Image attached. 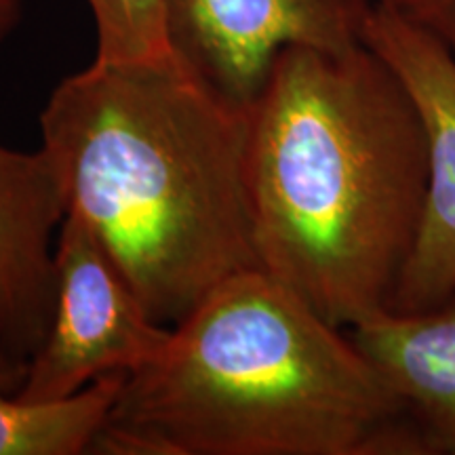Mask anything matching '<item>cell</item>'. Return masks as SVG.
<instances>
[{"label": "cell", "instance_id": "obj_1", "mask_svg": "<svg viewBox=\"0 0 455 455\" xmlns=\"http://www.w3.org/2000/svg\"><path fill=\"white\" fill-rule=\"evenodd\" d=\"M247 114L259 270L338 327L390 312L428 195L407 84L367 43L289 47Z\"/></svg>", "mask_w": 455, "mask_h": 455}, {"label": "cell", "instance_id": "obj_2", "mask_svg": "<svg viewBox=\"0 0 455 455\" xmlns=\"http://www.w3.org/2000/svg\"><path fill=\"white\" fill-rule=\"evenodd\" d=\"M247 112L173 51L93 60L57 83L38 116L68 215L100 238L167 327L220 283L259 268Z\"/></svg>", "mask_w": 455, "mask_h": 455}, {"label": "cell", "instance_id": "obj_3", "mask_svg": "<svg viewBox=\"0 0 455 455\" xmlns=\"http://www.w3.org/2000/svg\"><path fill=\"white\" fill-rule=\"evenodd\" d=\"M91 453L426 455L348 329L264 270L238 272L131 373Z\"/></svg>", "mask_w": 455, "mask_h": 455}, {"label": "cell", "instance_id": "obj_4", "mask_svg": "<svg viewBox=\"0 0 455 455\" xmlns=\"http://www.w3.org/2000/svg\"><path fill=\"white\" fill-rule=\"evenodd\" d=\"M55 306L41 348L15 392L26 401H57L114 373H138L167 344L158 323L101 241L66 215L55 244Z\"/></svg>", "mask_w": 455, "mask_h": 455}, {"label": "cell", "instance_id": "obj_5", "mask_svg": "<svg viewBox=\"0 0 455 455\" xmlns=\"http://www.w3.org/2000/svg\"><path fill=\"white\" fill-rule=\"evenodd\" d=\"M375 0H175L171 44L235 104L258 98L289 47L350 49L365 43Z\"/></svg>", "mask_w": 455, "mask_h": 455}, {"label": "cell", "instance_id": "obj_6", "mask_svg": "<svg viewBox=\"0 0 455 455\" xmlns=\"http://www.w3.org/2000/svg\"><path fill=\"white\" fill-rule=\"evenodd\" d=\"M365 43L392 66L424 118L428 195L392 312H422L455 291V55L390 0H375Z\"/></svg>", "mask_w": 455, "mask_h": 455}, {"label": "cell", "instance_id": "obj_7", "mask_svg": "<svg viewBox=\"0 0 455 455\" xmlns=\"http://www.w3.org/2000/svg\"><path fill=\"white\" fill-rule=\"evenodd\" d=\"M68 215L49 158L0 144V350L28 363L55 306V244Z\"/></svg>", "mask_w": 455, "mask_h": 455}, {"label": "cell", "instance_id": "obj_8", "mask_svg": "<svg viewBox=\"0 0 455 455\" xmlns=\"http://www.w3.org/2000/svg\"><path fill=\"white\" fill-rule=\"evenodd\" d=\"M405 405L426 455H455V291L422 312H382L348 329Z\"/></svg>", "mask_w": 455, "mask_h": 455}, {"label": "cell", "instance_id": "obj_9", "mask_svg": "<svg viewBox=\"0 0 455 455\" xmlns=\"http://www.w3.org/2000/svg\"><path fill=\"white\" fill-rule=\"evenodd\" d=\"M28 363L0 350V455H83L110 418L124 373L106 375L76 395L26 401L15 392Z\"/></svg>", "mask_w": 455, "mask_h": 455}, {"label": "cell", "instance_id": "obj_10", "mask_svg": "<svg viewBox=\"0 0 455 455\" xmlns=\"http://www.w3.org/2000/svg\"><path fill=\"white\" fill-rule=\"evenodd\" d=\"M95 28L100 61L158 60L173 53L175 0H83Z\"/></svg>", "mask_w": 455, "mask_h": 455}, {"label": "cell", "instance_id": "obj_11", "mask_svg": "<svg viewBox=\"0 0 455 455\" xmlns=\"http://www.w3.org/2000/svg\"><path fill=\"white\" fill-rule=\"evenodd\" d=\"M390 3L439 36L455 55V0H390Z\"/></svg>", "mask_w": 455, "mask_h": 455}, {"label": "cell", "instance_id": "obj_12", "mask_svg": "<svg viewBox=\"0 0 455 455\" xmlns=\"http://www.w3.org/2000/svg\"><path fill=\"white\" fill-rule=\"evenodd\" d=\"M24 21V0H0V47Z\"/></svg>", "mask_w": 455, "mask_h": 455}]
</instances>
